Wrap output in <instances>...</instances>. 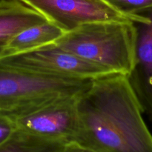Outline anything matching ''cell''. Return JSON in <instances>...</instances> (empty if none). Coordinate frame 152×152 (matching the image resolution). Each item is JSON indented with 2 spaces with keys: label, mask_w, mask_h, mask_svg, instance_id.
<instances>
[{
  "label": "cell",
  "mask_w": 152,
  "mask_h": 152,
  "mask_svg": "<svg viewBox=\"0 0 152 152\" xmlns=\"http://www.w3.org/2000/svg\"><path fill=\"white\" fill-rule=\"evenodd\" d=\"M57 47L116 74L129 77L135 60L136 28L133 22H96L62 34Z\"/></svg>",
  "instance_id": "2"
},
{
  "label": "cell",
  "mask_w": 152,
  "mask_h": 152,
  "mask_svg": "<svg viewBox=\"0 0 152 152\" xmlns=\"http://www.w3.org/2000/svg\"><path fill=\"white\" fill-rule=\"evenodd\" d=\"M80 94L57 99L24 114L8 115L16 129L48 139L74 143L79 128L77 102Z\"/></svg>",
  "instance_id": "6"
},
{
  "label": "cell",
  "mask_w": 152,
  "mask_h": 152,
  "mask_svg": "<svg viewBox=\"0 0 152 152\" xmlns=\"http://www.w3.org/2000/svg\"><path fill=\"white\" fill-rule=\"evenodd\" d=\"M0 66L61 78L92 80L114 72L86 61L53 43L0 58Z\"/></svg>",
  "instance_id": "4"
},
{
  "label": "cell",
  "mask_w": 152,
  "mask_h": 152,
  "mask_svg": "<svg viewBox=\"0 0 152 152\" xmlns=\"http://www.w3.org/2000/svg\"><path fill=\"white\" fill-rule=\"evenodd\" d=\"M91 80L61 78L0 66V111L28 112L84 91Z\"/></svg>",
  "instance_id": "3"
},
{
  "label": "cell",
  "mask_w": 152,
  "mask_h": 152,
  "mask_svg": "<svg viewBox=\"0 0 152 152\" xmlns=\"http://www.w3.org/2000/svg\"><path fill=\"white\" fill-rule=\"evenodd\" d=\"M15 129L11 117L8 114L0 111V145L10 137Z\"/></svg>",
  "instance_id": "12"
},
{
  "label": "cell",
  "mask_w": 152,
  "mask_h": 152,
  "mask_svg": "<svg viewBox=\"0 0 152 152\" xmlns=\"http://www.w3.org/2000/svg\"><path fill=\"white\" fill-rule=\"evenodd\" d=\"M69 144L15 129L10 137L0 145V152H64Z\"/></svg>",
  "instance_id": "10"
},
{
  "label": "cell",
  "mask_w": 152,
  "mask_h": 152,
  "mask_svg": "<svg viewBox=\"0 0 152 152\" xmlns=\"http://www.w3.org/2000/svg\"><path fill=\"white\" fill-rule=\"evenodd\" d=\"M74 143L91 152H152V134L127 76L92 80L77 97Z\"/></svg>",
  "instance_id": "1"
},
{
  "label": "cell",
  "mask_w": 152,
  "mask_h": 152,
  "mask_svg": "<svg viewBox=\"0 0 152 152\" xmlns=\"http://www.w3.org/2000/svg\"><path fill=\"white\" fill-rule=\"evenodd\" d=\"M64 152H91L81 148L75 143H70Z\"/></svg>",
  "instance_id": "13"
},
{
  "label": "cell",
  "mask_w": 152,
  "mask_h": 152,
  "mask_svg": "<svg viewBox=\"0 0 152 152\" xmlns=\"http://www.w3.org/2000/svg\"><path fill=\"white\" fill-rule=\"evenodd\" d=\"M140 14L144 19L134 22L136 28L135 60L128 78L143 112L152 120V8Z\"/></svg>",
  "instance_id": "7"
},
{
  "label": "cell",
  "mask_w": 152,
  "mask_h": 152,
  "mask_svg": "<svg viewBox=\"0 0 152 152\" xmlns=\"http://www.w3.org/2000/svg\"><path fill=\"white\" fill-rule=\"evenodd\" d=\"M45 21L42 15L19 0H0V56L16 34Z\"/></svg>",
  "instance_id": "8"
},
{
  "label": "cell",
  "mask_w": 152,
  "mask_h": 152,
  "mask_svg": "<svg viewBox=\"0 0 152 152\" xmlns=\"http://www.w3.org/2000/svg\"><path fill=\"white\" fill-rule=\"evenodd\" d=\"M57 25L65 33L96 22H138L142 14L120 13L103 0H19Z\"/></svg>",
  "instance_id": "5"
},
{
  "label": "cell",
  "mask_w": 152,
  "mask_h": 152,
  "mask_svg": "<svg viewBox=\"0 0 152 152\" xmlns=\"http://www.w3.org/2000/svg\"><path fill=\"white\" fill-rule=\"evenodd\" d=\"M63 34L61 28L47 20L22 30L10 40L0 58L13 56L53 43Z\"/></svg>",
  "instance_id": "9"
},
{
  "label": "cell",
  "mask_w": 152,
  "mask_h": 152,
  "mask_svg": "<svg viewBox=\"0 0 152 152\" xmlns=\"http://www.w3.org/2000/svg\"><path fill=\"white\" fill-rule=\"evenodd\" d=\"M120 13L136 16L152 8V0H103Z\"/></svg>",
  "instance_id": "11"
}]
</instances>
